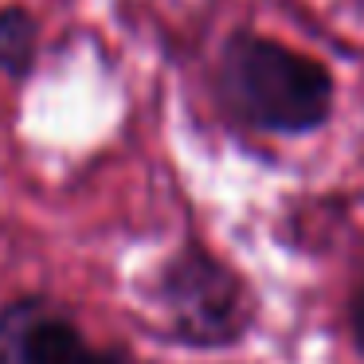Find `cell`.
<instances>
[{
    "instance_id": "6da1fadb",
    "label": "cell",
    "mask_w": 364,
    "mask_h": 364,
    "mask_svg": "<svg viewBox=\"0 0 364 364\" xmlns=\"http://www.w3.org/2000/svg\"><path fill=\"white\" fill-rule=\"evenodd\" d=\"M215 87L228 114L262 134H314L333 114L329 67L251 28L223 40Z\"/></svg>"
},
{
    "instance_id": "7a4b0ae2",
    "label": "cell",
    "mask_w": 364,
    "mask_h": 364,
    "mask_svg": "<svg viewBox=\"0 0 364 364\" xmlns=\"http://www.w3.org/2000/svg\"><path fill=\"white\" fill-rule=\"evenodd\" d=\"M161 301L168 309V325L184 345L220 348L239 341L247 329L243 282L204 247H184L165 262Z\"/></svg>"
},
{
    "instance_id": "3957f363",
    "label": "cell",
    "mask_w": 364,
    "mask_h": 364,
    "mask_svg": "<svg viewBox=\"0 0 364 364\" xmlns=\"http://www.w3.org/2000/svg\"><path fill=\"white\" fill-rule=\"evenodd\" d=\"M0 364H129L118 348H95L67 314L43 298L0 309Z\"/></svg>"
},
{
    "instance_id": "277c9868",
    "label": "cell",
    "mask_w": 364,
    "mask_h": 364,
    "mask_svg": "<svg viewBox=\"0 0 364 364\" xmlns=\"http://www.w3.org/2000/svg\"><path fill=\"white\" fill-rule=\"evenodd\" d=\"M40 55V24L24 4L0 9V75L24 79Z\"/></svg>"
},
{
    "instance_id": "5b68a950",
    "label": "cell",
    "mask_w": 364,
    "mask_h": 364,
    "mask_svg": "<svg viewBox=\"0 0 364 364\" xmlns=\"http://www.w3.org/2000/svg\"><path fill=\"white\" fill-rule=\"evenodd\" d=\"M348 325H353V345L360 348V356H364V282H360V290L353 294V309H348Z\"/></svg>"
}]
</instances>
